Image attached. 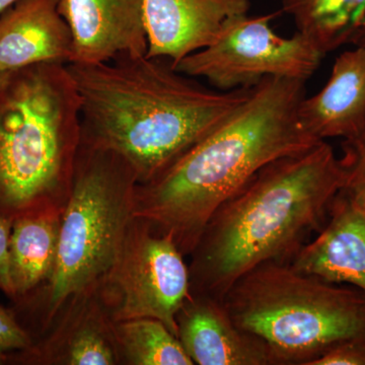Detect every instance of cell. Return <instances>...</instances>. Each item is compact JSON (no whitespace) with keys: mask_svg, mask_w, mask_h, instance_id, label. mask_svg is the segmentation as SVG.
I'll return each mask as SVG.
<instances>
[{"mask_svg":"<svg viewBox=\"0 0 365 365\" xmlns=\"http://www.w3.org/2000/svg\"><path fill=\"white\" fill-rule=\"evenodd\" d=\"M81 98V143L117 153L153 181L248 100L206 88L157 57L67 64Z\"/></svg>","mask_w":365,"mask_h":365,"instance_id":"1","label":"cell"},{"mask_svg":"<svg viewBox=\"0 0 365 365\" xmlns=\"http://www.w3.org/2000/svg\"><path fill=\"white\" fill-rule=\"evenodd\" d=\"M306 83L262 79L217 128L153 181L137 184L134 217L190 256L215 211L259 170L322 143L300 124Z\"/></svg>","mask_w":365,"mask_h":365,"instance_id":"2","label":"cell"},{"mask_svg":"<svg viewBox=\"0 0 365 365\" xmlns=\"http://www.w3.org/2000/svg\"><path fill=\"white\" fill-rule=\"evenodd\" d=\"M346 170L330 144L274 160L215 211L190 256L191 292L222 299L267 262L290 264L326 225Z\"/></svg>","mask_w":365,"mask_h":365,"instance_id":"3","label":"cell"},{"mask_svg":"<svg viewBox=\"0 0 365 365\" xmlns=\"http://www.w3.org/2000/svg\"><path fill=\"white\" fill-rule=\"evenodd\" d=\"M81 145V98L67 64L9 72L0 85V215L63 211Z\"/></svg>","mask_w":365,"mask_h":365,"instance_id":"4","label":"cell"},{"mask_svg":"<svg viewBox=\"0 0 365 365\" xmlns=\"http://www.w3.org/2000/svg\"><path fill=\"white\" fill-rule=\"evenodd\" d=\"M235 325L265 346L270 365H309L344 341L365 343V294L267 262L222 297Z\"/></svg>","mask_w":365,"mask_h":365,"instance_id":"5","label":"cell"},{"mask_svg":"<svg viewBox=\"0 0 365 365\" xmlns=\"http://www.w3.org/2000/svg\"><path fill=\"white\" fill-rule=\"evenodd\" d=\"M137 184L135 172L123 158L81 143L62 212L54 273L47 284L21 300L42 297V332L69 300L97 287L109 272L134 218Z\"/></svg>","mask_w":365,"mask_h":365,"instance_id":"6","label":"cell"},{"mask_svg":"<svg viewBox=\"0 0 365 365\" xmlns=\"http://www.w3.org/2000/svg\"><path fill=\"white\" fill-rule=\"evenodd\" d=\"M184 257L172 237L134 217L116 261L97 285L112 321L158 319L178 337L177 314L191 294Z\"/></svg>","mask_w":365,"mask_h":365,"instance_id":"7","label":"cell"},{"mask_svg":"<svg viewBox=\"0 0 365 365\" xmlns=\"http://www.w3.org/2000/svg\"><path fill=\"white\" fill-rule=\"evenodd\" d=\"M278 14L230 16L212 43L185 57L175 68L225 91L252 88L266 78L307 81L324 56L299 32L292 38L274 33L271 21Z\"/></svg>","mask_w":365,"mask_h":365,"instance_id":"8","label":"cell"},{"mask_svg":"<svg viewBox=\"0 0 365 365\" xmlns=\"http://www.w3.org/2000/svg\"><path fill=\"white\" fill-rule=\"evenodd\" d=\"M58 6L71 29V63H106L148 54L143 0H59Z\"/></svg>","mask_w":365,"mask_h":365,"instance_id":"9","label":"cell"},{"mask_svg":"<svg viewBox=\"0 0 365 365\" xmlns=\"http://www.w3.org/2000/svg\"><path fill=\"white\" fill-rule=\"evenodd\" d=\"M58 318H61L58 325L49 338L11 353L6 364H121L113 330L114 322L98 297L97 287L69 300Z\"/></svg>","mask_w":365,"mask_h":365,"instance_id":"10","label":"cell"},{"mask_svg":"<svg viewBox=\"0 0 365 365\" xmlns=\"http://www.w3.org/2000/svg\"><path fill=\"white\" fill-rule=\"evenodd\" d=\"M148 34L146 56L176 67L215 39L230 16L247 14L249 0H143Z\"/></svg>","mask_w":365,"mask_h":365,"instance_id":"11","label":"cell"},{"mask_svg":"<svg viewBox=\"0 0 365 365\" xmlns=\"http://www.w3.org/2000/svg\"><path fill=\"white\" fill-rule=\"evenodd\" d=\"M177 327L194 364L270 365L265 346L235 325L222 299L191 292L177 314Z\"/></svg>","mask_w":365,"mask_h":365,"instance_id":"12","label":"cell"},{"mask_svg":"<svg viewBox=\"0 0 365 365\" xmlns=\"http://www.w3.org/2000/svg\"><path fill=\"white\" fill-rule=\"evenodd\" d=\"M59 0H20L0 14V73L41 63H71V29Z\"/></svg>","mask_w":365,"mask_h":365,"instance_id":"13","label":"cell"},{"mask_svg":"<svg viewBox=\"0 0 365 365\" xmlns=\"http://www.w3.org/2000/svg\"><path fill=\"white\" fill-rule=\"evenodd\" d=\"M307 275L349 285L365 294V215L342 194L336 196L328 220L290 263Z\"/></svg>","mask_w":365,"mask_h":365,"instance_id":"14","label":"cell"},{"mask_svg":"<svg viewBox=\"0 0 365 365\" xmlns=\"http://www.w3.org/2000/svg\"><path fill=\"white\" fill-rule=\"evenodd\" d=\"M300 124L319 141L354 138L365 129V49L342 53L330 78L313 97L302 98Z\"/></svg>","mask_w":365,"mask_h":365,"instance_id":"15","label":"cell"},{"mask_svg":"<svg viewBox=\"0 0 365 365\" xmlns=\"http://www.w3.org/2000/svg\"><path fill=\"white\" fill-rule=\"evenodd\" d=\"M47 211L16 218L9 239L13 299L20 302L51 279L56 266L61 216Z\"/></svg>","mask_w":365,"mask_h":365,"instance_id":"16","label":"cell"},{"mask_svg":"<svg viewBox=\"0 0 365 365\" xmlns=\"http://www.w3.org/2000/svg\"><path fill=\"white\" fill-rule=\"evenodd\" d=\"M282 11L325 56L351 43L365 18V0H282Z\"/></svg>","mask_w":365,"mask_h":365,"instance_id":"17","label":"cell"},{"mask_svg":"<svg viewBox=\"0 0 365 365\" xmlns=\"http://www.w3.org/2000/svg\"><path fill=\"white\" fill-rule=\"evenodd\" d=\"M113 330L121 364H194L179 338L158 319L114 322Z\"/></svg>","mask_w":365,"mask_h":365,"instance_id":"18","label":"cell"},{"mask_svg":"<svg viewBox=\"0 0 365 365\" xmlns=\"http://www.w3.org/2000/svg\"><path fill=\"white\" fill-rule=\"evenodd\" d=\"M346 176L340 193L365 215V129L343 143Z\"/></svg>","mask_w":365,"mask_h":365,"instance_id":"19","label":"cell"},{"mask_svg":"<svg viewBox=\"0 0 365 365\" xmlns=\"http://www.w3.org/2000/svg\"><path fill=\"white\" fill-rule=\"evenodd\" d=\"M33 343L14 312L0 306V364H4L11 353L25 350Z\"/></svg>","mask_w":365,"mask_h":365,"instance_id":"20","label":"cell"},{"mask_svg":"<svg viewBox=\"0 0 365 365\" xmlns=\"http://www.w3.org/2000/svg\"><path fill=\"white\" fill-rule=\"evenodd\" d=\"M309 365H365V343L344 341L333 346Z\"/></svg>","mask_w":365,"mask_h":365,"instance_id":"21","label":"cell"},{"mask_svg":"<svg viewBox=\"0 0 365 365\" xmlns=\"http://www.w3.org/2000/svg\"><path fill=\"white\" fill-rule=\"evenodd\" d=\"M13 222L0 215V290L9 299L14 292L9 274V239Z\"/></svg>","mask_w":365,"mask_h":365,"instance_id":"22","label":"cell"},{"mask_svg":"<svg viewBox=\"0 0 365 365\" xmlns=\"http://www.w3.org/2000/svg\"><path fill=\"white\" fill-rule=\"evenodd\" d=\"M351 43L353 45L356 46V47H361L365 49V18L361 25H360L359 30H357L356 34H355L354 37H353Z\"/></svg>","mask_w":365,"mask_h":365,"instance_id":"23","label":"cell"},{"mask_svg":"<svg viewBox=\"0 0 365 365\" xmlns=\"http://www.w3.org/2000/svg\"><path fill=\"white\" fill-rule=\"evenodd\" d=\"M18 1H20V0H0V14Z\"/></svg>","mask_w":365,"mask_h":365,"instance_id":"24","label":"cell"},{"mask_svg":"<svg viewBox=\"0 0 365 365\" xmlns=\"http://www.w3.org/2000/svg\"><path fill=\"white\" fill-rule=\"evenodd\" d=\"M7 74H9V72H4V73H0V85H1L2 81L6 79Z\"/></svg>","mask_w":365,"mask_h":365,"instance_id":"25","label":"cell"}]
</instances>
